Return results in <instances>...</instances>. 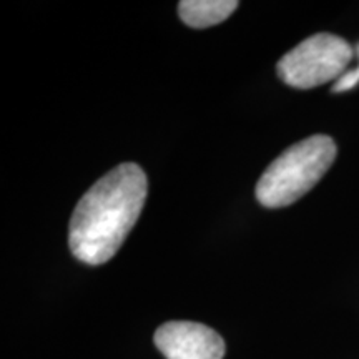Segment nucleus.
<instances>
[{
	"mask_svg": "<svg viewBox=\"0 0 359 359\" xmlns=\"http://www.w3.org/2000/svg\"><path fill=\"white\" fill-rule=\"evenodd\" d=\"M147 191V175L135 163L118 165L98 180L72 215V255L93 266L114 258L140 217Z\"/></svg>",
	"mask_w": 359,
	"mask_h": 359,
	"instance_id": "f257e3e1",
	"label": "nucleus"
},
{
	"mask_svg": "<svg viewBox=\"0 0 359 359\" xmlns=\"http://www.w3.org/2000/svg\"><path fill=\"white\" fill-rule=\"evenodd\" d=\"M336 158V145L326 135L294 143L273 161L257 183V200L266 208L294 203L323 178Z\"/></svg>",
	"mask_w": 359,
	"mask_h": 359,
	"instance_id": "f03ea898",
	"label": "nucleus"
},
{
	"mask_svg": "<svg viewBox=\"0 0 359 359\" xmlns=\"http://www.w3.org/2000/svg\"><path fill=\"white\" fill-rule=\"evenodd\" d=\"M353 47L333 34H316L298 43L278 62V75L293 88H314L338 82L351 65Z\"/></svg>",
	"mask_w": 359,
	"mask_h": 359,
	"instance_id": "7ed1b4c3",
	"label": "nucleus"
},
{
	"mask_svg": "<svg viewBox=\"0 0 359 359\" xmlns=\"http://www.w3.org/2000/svg\"><path fill=\"white\" fill-rule=\"evenodd\" d=\"M155 344L167 359H223L224 356L222 336L200 323H165L156 330Z\"/></svg>",
	"mask_w": 359,
	"mask_h": 359,
	"instance_id": "20e7f679",
	"label": "nucleus"
},
{
	"mask_svg": "<svg viewBox=\"0 0 359 359\" xmlns=\"http://www.w3.org/2000/svg\"><path fill=\"white\" fill-rule=\"evenodd\" d=\"M240 4L236 0H182L178 13L193 29H206L226 20Z\"/></svg>",
	"mask_w": 359,
	"mask_h": 359,
	"instance_id": "39448f33",
	"label": "nucleus"
},
{
	"mask_svg": "<svg viewBox=\"0 0 359 359\" xmlns=\"http://www.w3.org/2000/svg\"><path fill=\"white\" fill-rule=\"evenodd\" d=\"M356 53H358V65L354 67V69H349L344 72L343 77H341L338 82H334V85H333L334 93L348 92V90L354 88L359 83V45L356 48Z\"/></svg>",
	"mask_w": 359,
	"mask_h": 359,
	"instance_id": "423d86ee",
	"label": "nucleus"
}]
</instances>
